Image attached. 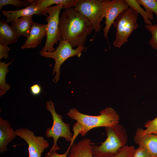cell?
I'll return each instance as SVG.
<instances>
[{
  "label": "cell",
  "mask_w": 157,
  "mask_h": 157,
  "mask_svg": "<svg viewBox=\"0 0 157 157\" xmlns=\"http://www.w3.org/2000/svg\"><path fill=\"white\" fill-rule=\"evenodd\" d=\"M131 157H153L144 147L138 146L135 149Z\"/></svg>",
  "instance_id": "obj_25"
},
{
  "label": "cell",
  "mask_w": 157,
  "mask_h": 157,
  "mask_svg": "<svg viewBox=\"0 0 157 157\" xmlns=\"http://www.w3.org/2000/svg\"><path fill=\"white\" fill-rule=\"evenodd\" d=\"M15 131L11 127L9 121L0 117V152L7 151L9 143L16 137Z\"/></svg>",
  "instance_id": "obj_15"
},
{
  "label": "cell",
  "mask_w": 157,
  "mask_h": 157,
  "mask_svg": "<svg viewBox=\"0 0 157 157\" xmlns=\"http://www.w3.org/2000/svg\"><path fill=\"white\" fill-rule=\"evenodd\" d=\"M71 147V146L69 145L66 152L62 154H58L56 151L50 149L44 157H68Z\"/></svg>",
  "instance_id": "obj_26"
},
{
  "label": "cell",
  "mask_w": 157,
  "mask_h": 157,
  "mask_svg": "<svg viewBox=\"0 0 157 157\" xmlns=\"http://www.w3.org/2000/svg\"><path fill=\"white\" fill-rule=\"evenodd\" d=\"M30 91L31 94L34 96L39 95L42 91L41 86L38 84L33 85L30 87Z\"/></svg>",
  "instance_id": "obj_28"
},
{
  "label": "cell",
  "mask_w": 157,
  "mask_h": 157,
  "mask_svg": "<svg viewBox=\"0 0 157 157\" xmlns=\"http://www.w3.org/2000/svg\"><path fill=\"white\" fill-rule=\"evenodd\" d=\"M129 8L125 0H104L103 15L105 18V26L103 31L104 36L106 39L110 28L117 17Z\"/></svg>",
  "instance_id": "obj_10"
},
{
  "label": "cell",
  "mask_w": 157,
  "mask_h": 157,
  "mask_svg": "<svg viewBox=\"0 0 157 157\" xmlns=\"http://www.w3.org/2000/svg\"><path fill=\"white\" fill-rule=\"evenodd\" d=\"M63 8L61 4L50 6L46 10L48 15L46 17L47 22L46 30V39L45 44L41 51L51 52L54 50L53 47L55 44L62 40L60 31L59 27V18L60 12Z\"/></svg>",
  "instance_id": "obj_7"
},
{
  "label": "cell",
  "mask_w": 157,
  "mask_h": 157,
  "mask_svg": "<svg viewBox=\"0 0 157 157\" xmlns=\"http://www.w3.org/2000/svg\"><path fill=\"white\" fill-rule=\"evenodd\" d=\"M90 139L85 138L71 146L68 157H94L92 153ZM131 150L125 146L121 149L117 154L113 157H131Z\"/></svg>",
  "instance_id": "obj_11"
},
{
  "label": "cell",
  "mask_w": 157,
  "mask_h": 157,
  "mask_svg": "<svg viewBox=\"0 0 157 157\" xmlns=\"http://www.w3.org/2000/svg\"><path fill=\"white\" fill-rule=\"evenodd\" d=\"M140 5H142L147 12L153 14L154 13L156 15V22L157 23V0H136Z\"/></svg>",
  "instance_id": "obj_21"
},
{
  "label": "cell",
  "mask_w": 157,
  "mask_h": 157,
  "mask_svg": "<svg viewBox=\"0 0 157 157\" xmlns=\"http://www.w3.org/2000/svg\"><path fill=\"white\" fill-rule=\"evenodd\" d=\"M107 138L99 146H92L94 157H113L119 150L126 145L128 139L124 127L118 124L113 127H105Z\"/></svg>",
  "instance_id": "obj_3"
},
{
  "label": "cell",
  "mask_w": 157,
  "mask_h": 157,
  "mask_svg": "<svg viewBox=\"0 0 157 157\" xmlns=\"http://www.w3.org/2000/svg\"><path fill=\"white\" fill-rule=\"evenodd\" d=\"M138 13L133 8L129 7L120 14L113 23L116 29V37L114 45L120 48L125 42L132 32L138 26L137 23Z\"/></svg>",
  "instance_id": "obj_4"
},
{
  "label": "cell",
  "mask_w": 157,
  "mask_h": 157,
  "mask_svg": "<svg viewBox=\"0 0 157 157\" xmlns=\"http://www.w3.org/2000/svg\"><path fill=\"white\" fill-rule=\"evenodd\" d=\"M47 24H39L33 22L29 36L21 46L22 49L35 48L40 44L46 36Z\"/></svg>",
  "instance_id": "obj_14"
},
{
  "label": "cell",
  "mask_w": 157,
  "mask_h": 157,
  "mask_svg": "<svg viewBox=\"0 0 157 157\" xmlns=\"http://www.w3.org/2000/svg\"><path fill=\"white\" fill-rule=\"evenodd\" d=\"M142 130L137 128L134 136V142L144 147L153 157H157V135L144 134Z\"/></svg>",
  "instance_id": "obj_12"
},
{
  "label": "cell",
  "mask_w": 157,
  "mask_h": 157,
  "mask_svg": "<svg viewBox=\"0 0 157 157\" xmlns=\"http://www.w3.org/2000/svg\"><path fill=\"white\" fill-rule=\"evenodd\" d=\"M125 1L129 7L134 9L142 16L145 24L149 25L152 24L150 20H152L154 19L153 14L149 13L144 10L136 0H125Z\"/></svg>",
  "instance_id": "obj_20"
},
{
  "label": "cell",
  "mask_w": 157,
  "mask_h": 157,
  "mask_svg": "<svg viewBox=\"0 0 157 157\" xmlns=\"http://www.w3.org/2000/svg\"><path fill=\"white\" fill-rule=\"evenodd\" d=\"M85 49L84 46H80L74 49L67 41L62 40L59 42L58 46L54 51L49 52L41 50L39 53L43 57L52 58L55 60L52 74L54 75L55 73L56 75L53 81L57 83L59 79L60 68L63 63L69 58L75 56L80 57Z\"/></svg>",
  "instance_id": "obj_5"
},
{
  "label": "cell",
  "mask_w": 157,
  "mask_h": 157,
  "mask_svg": "<svg viewBox=\"0 0 157 157\" xmlns=\"http://www.w3.org/2000/svg\"><path fill=\"white\" fill-rule=\"evenodd\" d=\"M36 6L41 10L47 12V8L52 5L61 4L63 8L68 9L74 7L78 0H35Z\"/></svg>",
  "instance_id": "obj_18"
},
{
  "label": "cell",
  "mask_w": 157,
  "mask_h": 157,
  "mask_svg": "<svg viewBox=\"0 0 157 157\" xmlns=\"http://www.w3.org/2000/svg\"><path fill=\"white\" fill-rule=\"evenodd\" d=\"M33 0H0V10L6 5H11L17 8L26 7L33 1Z\"/></svg>",
  "instance_id": "obj_22"
},
{
  "label": "cell",
  "mask_w": 157,
  "mask_h": 157,
  "mask_svg": "<svg viewBox=\"0 0 157 157\" xmlns=\"http://www.w3.org/2000/svg\"><path fill=\"white\" fill-rule=\"evenodd\" d=\"M3 15L7 17V23L11 22L22 17L33 15L34 14L47 16V12L41 10L36 5L35 0L28 6L17 10H3Z\"/></svg>",
  "instance_id": "obj_13"
},
{
  "label": "cell",
  "mask_w": 157,
  "mask_h": 157,
  "mask_svg": "<svg viewBox=\"0 0 157 157\" xmlns=\"http://www.w3.org/2000/svg\"></svg>",
  "instance_id": "obj_29"
},
{
  "label": "cell",
  "mask_w": 157,
  "mask_h": 157,
  "mask_svg": "<svg viewBox=\"0 0 157 157\" xmlns=\"http://www.w3.org/2000/svg\"><path fill=\"white\" fill-rule=\"evenodd\" d=\"M46 107L47 109L51 114L53 123L51 127L47 129L45 136L48 138H53V143L51 149L56 151L60 149L57 145L58 139L60 137L63 138L67 141L70 142L73 134L70 131V124L64 122L63 120L62 116L56 113L53 101L51 100L47 101Z\"/></svg>",
  "instance_id": "obj_6"
},
{
  "label": "cell",
  "mask_w": 157,
  "mask_h": 157,
  "mask_svg": "<svg viewBox=\"0 0 157 157\" xmlns=\"http://www.w3.org/2000/svg\"><path fill=\"white\" fill-rule=\"evenodd\" d=\"M13 60L12 59L8 63L0 62V97L6 94L11 87L10 85L6 83V78L9 72L8 67Z\"/></svg>",
  "instance_id": "obj_19"
},
{
  "label": "cell",
  "mask_w": 157,
  "mask_h": 157,
  "mask_svg": "<svg viewBox=\"0 0 157 157\" xmlns=\"http://www.w3.org/2000/svg\"><path fill=\"white\" fill-rule=\"evenodd\" d=\"M33 16L22 17L11 22V27L19 38L21 36L28 38L33 22Z\"/></svg>",
  "instance_id": "obj_16"
},
{
  "label": "cell",
  "mask_w": 157,
  "mask_h": 157,
  "mask_svg": "<svg viewBox=\"0 0 157 157\" xmlns=\"http://www.w3.org/2000/svg\"><path fill=\"white\" fill-rule=\"evenodd\" d=\"M145 129H143L144 134L157 135V117L152 120H149L144 125Z\"/></svg>",
  "instance_id": "obj_24"
},
{
  "label": "cell",
  "mask_w": 157,
  "mask_h": 157,
  "mask_svg": "<svg viewBox=\"0 0 157 157\" xmlns=\"http://www.w3.org/2000/svg\"><path fill=\"white\" fill-rule=\"evenodd\" d=\"M59 26L62 40L67 41L73 47L84 46L93 30L88 20L73 7L62 13Z\"/></svg>",
  "instance_id": "obj_1"
},
{
  "label": "cell",
  "mask_w": 157,
  "mask_h": 157,
  "mask_svg": "<svg viewBox=\"0 0 157 157\" xmlns=\"http://www.w3.org/2000/svg\"><path fill=\"white\" fill-rule=\"evenodd\" d=\"M15 133L28 144V157H41L42 153L49 145L43 137L35 136L33 131L28 129H19L15 130Z\"/></svg>",
  "instance_id": "obj_9"
},
{
  "label": "cell",
  "mask_w": 157,
  "mask_h": 157,
  "mask_svg": "<svg viewBox=\"0 0 157 157\" xmlns=\"http://www.w3.org/2000/svg\"><path fill=\"white\" fill-rule=\"evenodd\" d=\"M145 27L152 35L149 42V44L153 49L157 51V24H146Z\"/></svg>",
  "instance_id": "obj_23"
},
{
  "label": "cell",
  "mask_w": 157,
  "mask_h": 157,
  "mask_svg": "<svg viewBox=\"0 0 157 157\" xmlns=\"http://www.w3.org/2000/svg\"><path fill=\"white\" fill-rule=\"evenodd\" d=\"M104 0H78L74 7L85 17L90 23L93 30L99 32L101 26L100 22L103 15Z\"/></svg>",
  "instance_id": "obj_8"
},
{
  "label": "cell",
  "mask_w": 157,
  "mask_h": 157,
  "mask_svg": "<svg viewBox=\"0 0 157 157\" xmlns=\"http://www.w3.org/2000/svg\"><path fill=\"white\" fill-rule=\"evenodd\" d=\"M97 116L87 115L79 111L77 109H70L67 115L76 122L73 125L74 132L69 145L72 146L79 134L84 136L88 132L94 128L100 127H111L118 124L119 116L117 111L111 107H107L100 112Z\"/></svg>",
  "instance_id": "obj_2"
},
{
  "label": "cell",
  "mask_w": 157,
  "mask_h": 157,
  "mask_svg": "<svg viewBox=\"0 0 157 157\" xmlns=\"http://www.w3.org/2000/svg\"><path fill=\"white\" fill-rule=\"evenodd\" d=\"M10 49L8 45H3L0 44V60L3 58H8L9 57L8 53Z\"/></svg>",
  "instance_id": "obj_27"
},
{
  "label": "cell",
  "mask_w": 157,
  "mask_h": 157,
  "mask_svg": "<svg viewBox=\"0 0 157 157\" xmlns=\"http://www.w3.org/2000/svg\"><path fill=\"white\" fill-rule=\"evenodd\" d=\"M18 38L11 26L4 19L1 18L0 21V44L8 45L16 43Z\"/></svg>",
  "instance_id": "obj_17"
}]
</instances>
